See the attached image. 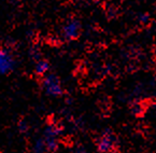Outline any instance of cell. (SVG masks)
I'll return each mask as SVG.
<instances>
[{"label": "cell", "instance_id": "obj_1", "mask_svg": "<svg viewBox=\"0 0 156 153\" xmlns=\"http://www.w3.org/2000/svg\"><path fill=\"white\" fill-rule=\"evenodd\" d=\"M41 87L50 97H60L64 94L62 81L54 73H46L41 79Z\"/></svg>", "mask_w": 156, "mask_h": 153}, {"label": "cell", "instance_id": "obj_2", "mask_svg": "<svg viewBox=\"0 0 156 153\" xmlns=\"http://www.w3.org/2000/svg\"><path fill=\"white\" fill-rule=\"evenodd\" d=\"M59 135H60V127L56 124L48 125L44 129L43 138L45 142L46 151L48 152H55L59 146Z\"/></svg>", "mask_w": 156, "mask_h": 153}, {"label": "cell", "instance_id": "obj_3", "mask_svg": "<svg viewBox=\"0 0 156 153\" xmlns=\"http://www.w3.org/2000/svg\"><path fill=\"white\" fill-rule=\"evenodd\" d=\"M116 137L111 130L103 132L96 141V148L99 153H113L116 148Z\"/></svg>", "mask_w": 156, "mask_h": 153}, {"label": "cell", "instance_id": "obj_4", "mask_svg": "<svg viewBox=\"0 0 156 153\" xmlns=\"http://www.w3.org/2000/svg\"><path fill=\"white\" fill-rule=\"evenodd\" d=\"M81 23L76 18H70L62 26L60 36L65 41H73L78 39L81 34Z\"/></svg>", "mask_w": 156, "mask_h": 153}, {"label": "cell", "instance_id": "obj_5", "mask_svg": "<svg viewBox=\"0 0 156 153\" xmlns=\"http://www.w3.org/2000/svg\"><path fill=\"white\" fill-rule=\"evenodd\" d=\"M15 66V57L11 51L7 48H0V77L10 75Z\"/></svg>", "mask_w": 156, "mask_h": 153}, {"label": "cell", "instance_id": "obj_6", "mask_svg": "<svg viewBox=\"0 0 156 153\" xmlns=\"http://www.w3.org/2000/svg\"><path fill=\"white\" fill-rule=\"evenodd\" d=\"M51 69L50 63L48 60H43V58H38L36 60V64H34V72L37 73L40 77H43L46 73H48Z\"/></svg>", "mask_w": 156, "mask_h": 153}, {"label": "cell", "instance_id": "obj_7", "mask_svg": "<svg viewBox=\"0 0 156 153\" xmlns=\"http://www.w3.org/2000/svg\"><path fill=\"white\" fill-rule=\"evenodd\" d=\"M32 150H34V153H45V152H48V151H46L45 142H44L43 138L40 137L34 141V147H32Z\"/></svg>", "mask_w": 156, "mask_h": 153}, {"label": "cell", "instance_id": "obj_8", "mask_svg": "<svg viewBox=\"0 0 156 153\" xmlns=\"http://www.w3.org/2000/svg\"><path fill=\"white\" fill-rule=\"evenodd\" d=\"M155 30H156V26H155Z\"/></svg>", "mask_w": 156, "mask_h": 153}, {"label": "cell", "instance_id": "obj_9", "mask_svg": "<svg viewBox=\"0 0 156 153\" xmlns=\"http://www.w3.org/2000/svg\"><path fill=\"white\" fill-rule=\"evenodd\" d=\"M94 1H96V0H94Z\"/></svg>", "mask_w": 156, "mask_h": 153}]
</instances>
